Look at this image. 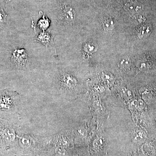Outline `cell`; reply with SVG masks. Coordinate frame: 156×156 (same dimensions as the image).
Listing matches in <instances>:
<instances>
[{
  "mask_svg": "<svg viewBox=\"0 0 156 156\" xmlns=\"http://www.w3.org/2000/svg\"><path fill=\"white\" fill-rule=\"evenodd\" d=\"M11 62L17 69H27L29 66V57L25 49H15L12 53Z\"/></svg>",
  "mask_w": 156,
  "mask_h": 156,
  "instance_id": "obj_2",
  "label": "cell"
},
{
  "mask_svg": "<svg viewBox=\"0 0 156 156\" xmlns=\"http://www.w3.org/2000/svg\"><path fill=\"white\" fill-rule=\"evenodd\" d=\"M103 26L105 30H112L115 27L114 20L112 18H107L104 21Z\"/></svg>",
  "mask_w": 156,
  "mask_h": 156,
  "instance_id": "obj_14",
  "label": "cell"
},
{
  "mask_svg": "<svg viewBox=\"0 0 156 156\" xmlns=\"http://www.w3.org/2000/svg\"><path fill=\"white\" fill-rule=\"evenodd\" d=\"M7 95H2L0 96V108H9L11 106L12 101Z\"/></svg>",
  "mask_w": 156,
  "mask_h": 156,
  "instance_id": "obj_10",
  "label": "cell"
},
{
  "mask_svg": "<svg viewBox=\"0 0 156 156\" xmlns=\"http://www.w3.org/2000/svg\"><path fill=\"white\" fill-rule=\"evenodd\" d=\"M125 9L132 13H137L141 10V6L133 0H127L125 4Z\"/></svg>",
  "mask_w": 156,
  "mask_h": 156,
  "instance_id": "obj_6",
  "label": "cell"
},
{
  "mask_svg": "<svg viewBox=\"0 0 156 156\" xmlns=\"http://www.w3.org/2000/svg\"><path fill=\"white\" fill-rule=\"evenodd\" d=\"M146 134L144 131L140 130L135 132L133 136V140L136 142H141L146 139Z\"/></svg>",
  "mask_w": 156,
  "mask_h": 156,
  "instance_id": "obj_13",
  "label": "cell"
},
{
  "mask_svg": "<svg viewBox=\"0 0 156 156\" xmlns=\"http://www.w3.org/2000/svg\"><path fill=\"white\" fill-rule=\"evenodd\" d=\"M57 146L63 148L67 149L69 147V142L66 136H65L63 134H59L56 135L55 138Z\"/></svg>",
  "mask_w": 156,
  "mask_h": 156,
  "instance_id": "obj_7",
  "label": "cell"
},
{
  "mask_svg": "<svg viewBox=\"0 0 156 156\" xmlns=\"http://www.w3.org/2000/svg\"><path fill=\"white\" fill-rule=\"evenodd\" d=\"M148 65L146 62L141 61L138 64V68L141 71H146L147 69Z\"/></svg>",
  "mask_w": 156,
  "mask_h": 156,
  "instance_id": "obj_20",
  "label": "cell"
},
{
  "mask_svg": "<svg viewBox=\"0 0 156 156\" xmlns=\"http://www.w3.org/2000/svg\"><path fill=\"white\" fill-rule=\"evenodd\" d=\"M7 15L3 11V9H0V26H2L6 22Z\"/></svg>",
  "mask_w": 156,
  "mask_h": 156,
  "instance_id": "obj_17",
  "label": "cell"
},
{
  "mask_svg": "<svg viewBox=\"0 0 156 156\" xmlns=\"http://www.w3.org/2000/svg\"><path fill=\"white\" fill-rule=\"evenodd\" d=\"M145 106V104L144 101L141 99L138 101V105H137V109L139 110L143 109Z\"/></svg>",
  "mask_w": 156,
  "mask_h": 156,
  "instance_id": "obj_23",
  "label": "cell"
},
{
  "mask_svg": "<svg viewBox=\"0 0 156 156\" xmlns=\"http://www.w3.org/2000/svg\"><path fill=\"white\" fill-rule=\"evenodd\" d=\"M103 80L105 82L108 83H110L113 81V78L112 76L108 74L105 73L103 75Z\"/></svg>",
  "mask_w": 156,
  "mask_h": 156,
  "instance_id": "obj_21",
  "label": "cell"
},
{
  "mask_svg": "<svg viewBox=\"0 0 156 156\" xmlns=\"http://www.w3.org/2000/svg\"><path fill=\"white\" fill-rule=\"evenodd\" d=\"M77 84L76 79L67 73H58L55 78V86L58 92L66 89H73Z\"/></svg>",
  "mask_w": 156,
  "mask_h": 156,
  "instance_id": "obj_1",
  "label": "cell"
},
{
  "mask_svg": "<svg viewBox=\"0 0 156 156\" xmlns=\"http://www.w3.org/2000/svg\"><path fill=\"white\" fill-rule=\"evenodd\" d=\"M137 105H138V101L132 100L129 103V108L131 110L136 109H137Z\"/></svg>",
  "mask_w": 156,
  "mask_h": 156,
  "instance_id": "obj_22",
  "label": "cell"
},
{
  "mask_svg": "<svg viewBox=\"0 0 156 156\" xmlns=\"http://www.w3.org/2000/svg\"><path fill=\"white\" fill-rule=\"evenodd\" d=\"M32 138L31 136L24 135L19 137L20 144L24 148L30 147L32 143Z\"/></svg>",
  "mask_w": 156,
  "mask_h": 156,
  "instance_id": "obj_11",
  "label": "cell"
},
{
  "mask_svg": "<svg viewBox=\"0 0 156 156\" xmlns=\"http://www.w3.org/2000/svg\"><path fill=\"white\" fill-rule=\"evenodd\" d=\"M0 155H1V154H0Z\"/></svg>",
  "mask_w": 156,
  "mask_h": 156,
  "instance_id": "obj_24",
  "label": "cell"
},
{
  "mask_svg": "<svg viewBox=\"0 0 156 156\" xmlns=\"http://www.w3.org/2000/svg\"><path fill=\"white\" fill-rule=\"evenodd\" d=\"M104 144V139L103 137H98L93 141V149L95 151H100L103 147Z\"/></svg>",
  "mask_w": 156,
  "mask_h": 156,
  "instance_id": "obj_12",
  "label": "cell"
},
{
  "mask_svg": "<svg viewBox=\"0 0 156 156\" xmlns=\"http://www.w3.org/2000/svg\"><path fill=\"white\" fill-rule=\"evenodd\" d=\"M58 17L62 24L73 23L76 18L75 11L71 6L67 4H62L58 11Z\"/></svg>",
  "mask_w": 156,
  "mask_h": 156,
  "instance_id": "obj_3",
  "label": "cell"
},
{
  "mask_svg": "<svg viewBox=\"0 0 156 156\" xmlns=\"http://www.w3.org/2000/svg\"><path fill=\"white\" fill-rule=\"evenodd\" d=\"M78 133L81 136L83 137H86L87 135V131L86 128L83 127H80L77 129Z\"/></svg>",
  "mask_w": 156,
  "mask_h": 156,
  "instance_id": "obj_18",
  "label": "cell"
},
{
  "mask_svg": "<svg viewBox=\"0 0 156 156\" xmlns=\"http://www.w3.org/2000/svg\"><path fill=\"white\" fill-rule=\"evenodd\" d=\"M50 25V21L46 15H43L42 18L39 20L37 26L43 31H45L49 28Z\"/></svg>",
  "mask_w": 156,
  "mask_h": 156,
  "instance_id": "obj_9",
  "label": "cell"
},
{
  "mask_svg": "<svg viewBox=\"0 0 156 156\" xmlns=\"http://www.w3.org/2000/svg\"><path fill=\"white\" fill-rule=\"evenodd\" d=\"M95 48L90 43H87L84 46V50L86 53H90L95 50Z\"/></svg>",
  "mask_w": 156,
  "mask_h": 156,
  "instance_id": "obj_16",
  "label": "cell"
},
{
  "mask_svg": "<svg viewBox=\"0 0 156 156\" xmlns=\"http://www.w3.org/2000/svg\"><path fill=\"white\" fill-rule=\"evenodd\" d=\"M36 40L38 42L41 43L42 44L44 45L47 48L53 44L52 36L47 32L43 31L37 35Z\"/></svg>",
  "mask_w": 156,
  "mask_h": 156,
  "instance_id": "obj_5",
  "label": "cell"
},
{
  "mask_svg": "<svg viewBox=\"0 0 156 156\" xmlns=\"http://www.w3.org/2000/svg\"><path fill=\"white\" fill-rule=\"evenodd\" d=\"M151 26L149 24L143 26L140 29L138 33V37L140 39L147 37L151 34Z\"/></svg>",
  "mask_w": 156,
  "mask_h": 156,
  "instance_id": "obj_8",
  "label": "cell"
},
{
  "mask_svg": "<svg viewBox=\"0 0 156 156\" xmlns=\"http://www.w3.org/2000/svg\"><path fill=\"white\" fill-rule=\"evenodd\" d=\"M120 66L124 69H128L131 66V61L128 58H123L120 62Z\"/></svg>",
  "mask_w": 156,
  "mask_h": 156,
  "instance_id": "obj_15",
  "label": "cell"
},
{
  "mask_svg": "<svg viewBox=\"0 0 156 156\" xmlns=\"http://www.w3.org/2000/svg\"><path fill=\"white\" fill-rule=\"evenodd\" d=\"M122 92L123 95L126 98L129 99L132 97V93L131 91H129L128 89H127L126 88H122Z\"/></svg>",
  "mask_w": 156,
  "mask_h": 156,
  "instance_id": "obj_19",
  "label": "cell"
},
{
  "mask_svg": "<svg viewBox=\"0 0 156 156\" xmlns=\"http://www.w3.org/2000/svg\"><path fill=\"white\" fill-rule=\"evenodd\" d=\"M16 138V132L13 127L3 122H0V138L7 143H10Z\"/></svg>",
  "mask_w": 156,
  "mask_h": 156,
  "instance_id": "obj_4",
  "label": "cell"
}]
</instances>
